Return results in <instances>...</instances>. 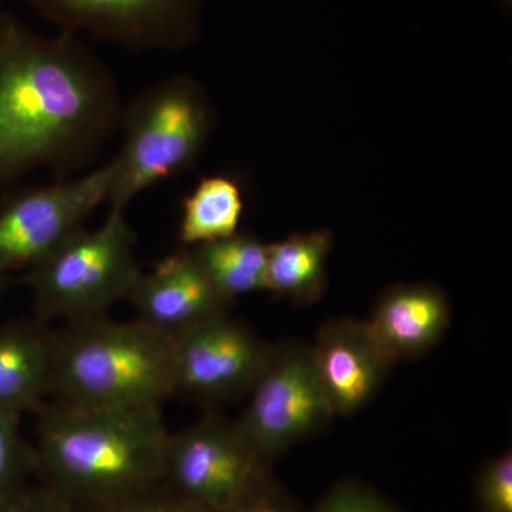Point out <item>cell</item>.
Segmentation results:
<instances>
[{
    "instance_id": "6da1fadb",
    "label": "cell",
    "mask_w": 512,
    "mask_h": 512,
    "mask_svg": "<svg viewBox=\"0 0 512 512\" xmlns=\"http://www.w3.org/2000/svg\"><path fill=\"white\" fill-rule=\"evenodd\" d=\"M123 110L116 77L74 33L40 35L0 12V187L86 167Z\"/></svg>"
},
{
    "instance_id": "7a4b0ae2",
    "label": "cell",
    "mask_w": 512,
    "mask_h": 512,
    "mask_svg": "<svg viewBox=\"0 0 512 512\" xmlns=\"http://www.w3.org/2000/svg\"><path fill=\"white\" fill-rule=\"evenodd\" d=\"M39 413L35 477L72 512L163 483L170 431L161 409H104L53 400Z\"/></svg>"
},
{
    "instance_id": "3957f363",
    "label": "cell",
    "mask_w": 512,
    "mask_h": 512,
    "mask_svg": "<svg viewBox=\"0 0 512 512\" xmlns=\"http://www.w3.org/2000/svg\"><path fill=\"white\" fill-rule=\"evenodd\" d=\"M177 394L174 339L140 319L107 316L52 330L50 396L104 409H161Z\"/></svg>"
},
{
    "instance_id": "277c9868",
    "label": "cell",
    "mask_w": 512,
    "mask_h": 512,
    "mask_svg": "<svg viewBox=\"0 0 512 512\" xmlns=\"http://www.w3.org/2000/svg\"><path fill=\"white\" fill-rule=\"evenodd\" d=\"M123 147L113 158L110 211L126 212L148 188L197 163L214 127V110L201 84L187 74L143 90L123 110Z\"/></svg>"
},
{
    "instance_id": "5b68a950",
    "label": "cell",
    "mask_w": 512,
    "mask_h": 512,
    "mask_svg": "<svg viewBox=\"0 0 512 512\" xmlns=\"http://www.w3.org/2000/svg\"><path fill=\"white\" fill-rule=\"evenodd\" d=\"M137 237L121 211H110L94 231L82 228L29 268L36 319L76 320L109 315L130 298L143 271Z\"/></svg>"
},
{
    "instance_id": "8992f818",
    "label": "cell",
    "mask_w": 512,
    "mask_h": 512,
    "mask_svg": "<svg viewBox=\"0 0 512 512\" xmlns=\"http://www.w3.org/2000/svg\"><path fill=\"white\" fill-rule=\"evenodd\" d=\"M238 426L255 456L269 466L299 441L333 419L313 363L311 346H272L271 356L251 389Z\"/></svg>"
},
{
    "instance_id": "52a82bcc",
    "label": "cell",
    "mask_w": 512,
    "mask_h": 512,
    "mask_svg": "<svg viewBox=\"0 0 512 512\" xmlns=\"http://www.w3.org/2000/svg\"><path fill=\"white\" fill-rule=\"evenodd\" d=\"M113 161L79 178L25 188L0 202V272L32 268L109 201Z\"/></svg>"
},
{
    "instance_id": "ba28073f",
    "label": "cell",
    "mask_w": 512,
    "mask_h": 512,
    "mask_svg": "<svg viewBox=\"0 0 512 512\" xmlns=\"http://www.w3.org/2000/svg\"><path fill=\"white\" fill-rule=\"evenodd\" d=\"M63 32L136 50L177 52L200 35L205 0H20Z\"/></svg>"
},
{
    "instance_id": "9c48e42d",
    "label": "cell",
    "mask_w": 512,
    "mask_h": 512,
    "mask_svg": "<svg viewBox=\"0 0 512 512\" xmlns=\"http://www.w3.org/2000/svg\"><path fill=\"white\" fill-rule=\"evenodd\" d=\"M266 468L237 420L210 413L187 429L170 433L164 483L208 511L224 512Z\"/></svg>"
},
{
    "instance_id": "30bf717a",
    "label": "cell",
    "mask_w": 512,
    "mask_h": 512,
    "mask_svg": "<svg viewBox=\"0 0 512 512\" xmlns=\"http://www.w3.org/2000/svg\"><path fill=\"white\" fill-rule=\"evenodd\" d=\"M173 339L177 393L204 404L251 392L272 352L271 345L229 313Z\"/></svg>"
},
{
    "instance_id": "8fae6325",
    "label": "cell",
    "mask_w": 512,
    "mask_h": 512,
    "mask_svg": "<svg viewBox=\"0 0 512 512\" xmlns=\"http://www.w3.org/2000/svg\"><path fill=\"white\" fill-rule=\"evenodd\" d=\"M128 299L137 319L171 338L229 313L234 303L215 288L191 248L143 272Z\"/></svg>"
},
{
    "instance_id": "7c38bea8",
    "label": "cell",
    "mask_w": 512,
    "mask_h": 512,
    "mask_svg": "<svg viewBox=\"0 0 512 512\" xmlns=\"http://www.w3.org/2000/svg\"><path fill=\"white\" fill-rule=\"evenodd\" d=\"M311 349L333 416H348L366 406L393 366L365 320H329Z\"/></svg>"
},
{
    "instance_id": "4fadbf2b",
    "label": "cell",
    "mask_w": 512,
    "mask_h": 512,
    "mask_svg": "<svg viewBox=\"0 0 512 512\" xmlns=\"http://www.w3.org/2000/svg\"><path fill=\"white\" fill-rule=\"evenodd\" d=\"M450 318V303L440 288L412 284L387 289L365 322L384 355L396 363L429 352Z\"/></svg>"
},
{
    "instance_id": "5bb4252c",
    "label": "cell",
    "mask_w": 512,
    "mask_h": 512,
    "mask_svg": "<svg viewBox=\"0 0 512 512\" xmlns=\"http://www.w3.org/2000/svg\"><path fill=\"white\" fill-rule=\"evenodd\" d=\"M52 330L40 320L0 325V414L39 412L50 396Z\"/></svg>"
},
{
    "instance_id": "9a60e30c",
    "label": "cell",
    "mask_w": 512,
    "mask_h": 512,
    "mask_svg": "<svg viewBox=\"0 0 512 512\" xmlns=\"http://www.w3.org/2000/svg\"><path fill=\"white\" fill-rule=\"evenodd\" d=\"M332 248L328 229L301 232L268 244L266 292L298 305L319 301L328 285L326 265Z\"/></svg>"
},
{
    "instance_id": "2e32d148",
    "label": "cell",
    "mask_w": 512,
    "mask_h": 512,
    "mask_svg": "<svg viewBox=\"0 0 512 512\" xmlns=\"http://www.w3.org/2000/svg\"><path fill=\"white\" fill-rule=\"evenodd\" d=\"M245 201L241 185L229 175L201 178L181 205L178 239L194 248L237 234Z\"/></svg>"
},
{
    "instance_id": "e0dca14e",
    "label": "cell",
    "mask_w": 512,
    "mask_h": 512,
    "mask_svg": "<svg viewBox=\"0 0 512 512\" xmlns=\"http://www.w3.org/2000/svg\"><path fill=\"white\" fill-rule=\"evenodd\" d=\"M191 249L212 284L229 301L266 291L268 244L254 235L237 232Z\"/></svg>"
},
{
    "instance_id": "ac0fdd59",
    "label": "cell",
    "mask_w": 512,
    "mask_h": 512,
    "mask_svg": "<svg viewBox=\"0 0 512 512\" xmlns=\"http://www.w3.org/2000/svg\"><path fill=\"white\" fill-rule=\"evenodd\" d=\"M20 417L0 414V497L36 476L35 447L20 433Z\"/></svg>"
},
{
    "instance_id": "d6986e66",
    "label": "cell",
    "mask_w": 512,
    "mask_h": 512,
    "mask_svg": "<svg viewBox=\"0 0 512 512\" xmlns=\"http://www.w3.org/2000/svg\"><path fill=\"white\" fill-rule=\"evenodd\" d=\"M84 512H211L178 494L167 484L158 483L120 500Z\"/></svg>"
},
{
    "instance_id": "ffe728a7",
    "label": "cell",
    "mask_w": 512,
    "mask_h": 512,
    "mask_svg": "<svg viewBox=\"0 0 512 512\" xmlns=\"http://www.w3.org/2000/svg\"><path fill=\"white\" fill-rule=\"evenodd\" d=\"M481 512H512L511 451L488 461L477 483Z\"/></svg>"
},
{
    "instance_id": "44dd1931",
    "label": "cell",
    "mask_w": 512,
    "mask_h": 512,
    "mask_svg": "<svg viewBox=\"0 0 512 512\" xmlns=\"http://www.w3.org/2000/svg\"><path fill=\"white\" fill-rule=\"evenodd\" d=\"M312 512H399L392 504L359 483L345 481L333 488L332 491Z\"/></svg>"
},
{
    "instance_id": "7402d4cb",
    "label": "cell",
    "mask_w": 512,
    "mask_h": 512,
    "mask_svg": "<svg viewBox=\"0 0 512 512\" xmlns=\"http://www.w3.org/2000/svg\"><path fill=\"white\" fill-rule=\"evenodd\" d=\"M224 512H301L291 495L269 473L262 471L245 494Z\"/></svg>"
},
{
    "instance_id": "603a6c76",
    "label": "cell",
    "mask_w": 512,
    "mask_h": 512,
    "mask_svg": "<svg viewBox=\"0 0 512 512\" xmlns=\"http://www.w3.org/2000/svg\"><path fill=\"white\" fill-rule=\"evenodd\" d=\"M0 512H72L45 485L26 484L0 497Z\"/></svg>"
},
{
    "instance_id": "cb8c5ba5",
    "label": "cell",
    "mask_w": 512,
    "mask_h": 512,
    "mask_svg": "<svg viewBox=\"0 0 512 512\" xmlns=\"http://www.w3.org/2000/svg\"><path fill=\"white\" fill-rule=\"evenodd\" d=\"M6 281H8V275L2 274V272H0V293H2L3 289H5Z\"/></svg>"
},
{
    "instance_id": "d4e9b609",
    "label": "cell",
    "mask_w": 512,
    "mask_h": 512,
    "mask_svg": "<svg viewBox=\"0 0 512 512\" xmlns=\"http://www.w3.org/2000/svg\"><path fill=\"white\" fill-rule=\"evenodd\" d=\"M501 2L505 3V5H507V3H510L511 0H501Z\"/></svg>"
},
{
    "instance_id": "484cf974",
    "label": "cell",
    "mask_w": 512,
    "mask_h": 512,
    "mask_svg": "<svg viewBox=\"0 0 512 512\" xmlns=\"http://www.w3.org/2000/svg\"><path fill=\"white\" fill-rule=\"evenodd\" d=\"M3 0H0V5H2Z\"/></svg>"
}]
</instances>
